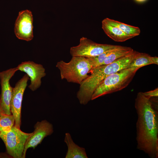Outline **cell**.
I'll return each instance as SVG.
<instances>
[{
  "label": "cell",
  "instance_id": "1",
  "mask_svg": "<svg viewBox=\"0 0 158 158\" xmlns=\"http://www.w3.org/2000/svg\"><path fill=\"white\" fill-rule=\"evenodd\" d=\"M135 107L138 116L136 124L137 148L151 158H158V112L150 98L138 93Z\"/></svg>",
  "mask_w": 158,
  "mask_h": 158
},
{
  "label": "cell",
  "instance_id": "2",
  "mask_svg": "<svg viewBox=\"0 0 158 158\" xmlns=\"http://www.w3.org/2000/svg\"><path fill=\"white\" fill-rule=\"evenodd\" d=\"M56 66L60 71L62 79L79 84L87 77L92 67L89 59L80 56H72L70 61L58 62Z\"/></svg>",
  "mask_w": 158,
  "mask_h": 158
},
{
  "label": "cell",
  "instance_id": "3",
  "mask_svg": "<svg viewBox=\"0 0 158 158\" xmlns=\"http://www.w3.org/2000/svg\"><path fill=\"white\" fill-rule=\"evenodd\" d=\"M138 70L126 68L108 76L95 90L91 100L125 88L131 82Z\"/></svg>",
  "mask_w": 158,
  "mask_h": 158
},
{
  "label": "cell",
  "instance_id": "4",
  "mask_svg": "<svg viewBox=\"0 0 158 158\" xmlns=\"http://www.w3.org/2000/svg\"><path fill=\"white\" fill-rule=\"evenodd\" d=\"M32 134L24 132L15 126L11 129L0 133L8 153L14 158H23L27 140Z\"/></svg>",
  "mask_w": 158,
  "mask_h": 158
},
{
  "label": "cell",
  "instance_id": "5",
  "mask_svg": "<svg viewBox=\"0 0 158 158\" xmlns=\"http://www.w3.org/2000/svg\"><path fill=\"white\" fill-rule=\"evenodd\" d=\"M120 45L96 43L86 37H82L79 44L70 49L72 56H80L87 58L98 56L104 52L118 47Z\"/></svg>",
  "mask_w": 158,
  "mask_h": 158
},
{
  "label": "cell",
  "instance_id": "6",
  "mask_svg": "<svg viewBox=\"0 0 158 158\" xmlns=\"http://www.w3.org/2000/svg\"><path fill=\"white\" fill-rule=\"evenodd\" d=\"M29 78L26 74L16 83L13 88L10 103V109L12 115L15 118V126L20 128L21 123V110L23 94L27 86Z\"/></svg>",
  "mask_w": 158,
  "mask_h": 158
},
{
  "label": "cell",
  "instance_id": "7",
  "mask_svg": "<svg viewBox=\"0 0 158 158\" xmlns=\"http://www.w3.org/2000/svg\"><path fill=\"white\" fill-rule=\"evenodd\" d=\"M18 71V68L16 67L0 72L1 105L3 113L7 114H12L10 103L13 87L10 84V80Z\"/></svg>",
  "mask_w": 158,
  "mask_h": 158
},
{
  "label": "cell",
  "instance_id": "8",
  "mask_svg": "<svg viewBox=\"0 0 158 158\" xmlns=\"http://www.w3.org/2000/svg\"><path fill=\"white\" fill-rule=\"evenodd\" d=\"M33 16L31 11L28 10L19 13L15 25L14 32L19 39L30 41L33 37Z\"/></svg>",
  "mask_w": 158,
  "mask_h": 158
},
{
  "label": "cell",
  "instance_id": "9",
  "mask_svg": "<svg viewBox=\"0 0 158 158\" xmlns=\"http://www.w3.org/2000/svg\"><path fill=\"white\" fill-rule=\"evenodd\" d=\"M34 128V132L26 142L23 158H25L26 151L28 148L35 149L41 143L45 137L51 135L54 132L52 124L45 120L37 122Z\"/></svg>",
  "mask_w": 158,
  "mask_h": 158
},
{
  "label": "cell",
  "instance_id": "10",
  "mask_svg": "<svg viewBox=\"0 0 158 158\" xmlns=\"http://www.w3.org/2000/svg\"><path fill=\"white\" fill-rule=\"evenodd\" d=\"M18 70L25 73L30 80L29 88L35 91L41 86V79L46 75L45 69L43 66L31 61L21 62L17 67Z\"/></svg>",
  "mask_w": 158,
  "mask_h": 158
},
{
  "label": "cell",
  "instance_id": "11",
  "mask_svg": "<svg viewBox=\"0 0 158 158\" xmlns=\"http://www.w3.org/2000/svg\"><path fill=\"white\" fill-rule=\"evenodd\" d=\"M64 142L67 147L65 158H87L85 149L75 144L70 134H65Z\"/></svg>",
  "mask_w": 158,
  "mask_h": 158
},
{
  "label": "cell",
  "instance_id": "12",
  "mask_svg": "<svg viewBox=\"0 0 158 158\" xmlns=\"http://www.w3.org/2000/svg\"><path fill=\"white\" fill-rule=\"evenodd\" d=\"M102 28L106 34L115 42H123L134 37L126 34L118 28L110 25L103 20Z\"/></svg>",
  "mask_w": 158,
  "mask_h": 158
},
{
  "label": "cell",
  "instance_id": "13",
  "mask_svg": "<svg viewBox=\"0 0 158 158\" xmlns=\"http://www.w3.org/2000/svg\"><path fill=\"white\" fill-rule=\"evenodd\" d=\"M102 20L110 25L118 28L126 34L134 37L140 34V30L138 27L131 26L108 18Z\"/></svg>",
  "mask_w": 158,
  "mask_h": 158
},
{
  "label": "cell",
  "instance_id": "14",
  "mask_svg": "<svg viewBox=\"0 0 158 158\" xmlns=\"http://www.w3.org/2000/svg\"><path fill=\"white\" fill-rule=\"evenodd\" d=\"M133 49L129 47L121 46L113 50L107 56L102 65L107 64L127 54Z\"/></svg>",
  "mask_w": 158,
  "mask_h": 158
},
{
  "label": "cell",
  "instance_id": "15",
  "mask_svg": "<svg viewBox=\"0 0 158 158\" xmlns=\"http://www.w3.org/2000/svg\"><path fill=\"white\" fill-rule=\"evenodd\" d=\"M152 64L151 56L148 54L139 52L127 68L138 69L145 66Z\"/></svg>",
  "mask_w": 158,
  "mask_h": 158
},
{
  "label": "cell",
  "instance_id": "16",
  "mask_svg": "<svg viewBox=\"0 0 158 158\" xmlns=\"http://www.w3.org/2000/svg\"><path fill=\"white\" fill-rule=\"evenodd\" d=\"M15 125V118L12 114L2 113L0 118V133L11 129Z\"/></svg>",
  "mask_w": 158,
  "mask_h": 158
},
{
  "label": "cell",
  "instance_id": "17",
  "mask_svg": "<svg viewBox=\"0 0 158 158\" xmlns=\"http://www.w3.org/2000/svg\"><path fill=\"white\" fill-rule=\"evenodd\" d=\"M142 93L145 95L150 98L157 97L158 96V88H156L153 90Z\"/></svg>",
  "mask_w": 158,
  "mask_h": 158
},
{
  "label": "cell",
  "instance_id": "18",
  "mask_svg": "<svg viewBox=\"0 0 158 158\" xmlns=\"http://www.w3.org/2000/svg\"><path fill=\"white\" fill-rule=\"evenodd\" d=\"M151 60L152 64H158V58L157 56H151Z\"/></svg>",
  "mask_w": 158,
  "mask_h": 158
},
{
  "label": "cell",
  "instance_id": "19",
  "mask_svg": "<svg viewBox=\"0 0 158 158\" xmlns=\"http://www.w3.org/2000/svg\"><path fill=\"white\" fill-rule=\"evenodd\" d=\"M2 113H3V112L1 108L0 101V118Z\"/></svg>",
  "mask_w": 158,
  "mask_h": 158
},
{
  "label": "cell",
  "instance_id": "20",
  "mask_svg": "<svg viewBox=\"0 0 158 158\" xmlns=\"http://www.w3.org/2000/svg\"><path fill=\"white\" fill-rule=\"evenodd\" d=\"M134 0L136 1H137L138 2H144V1H145L146 0Z\"/></svg>",
  "mask_w": 158,
  "mask_h": 158
}]
</instances>
